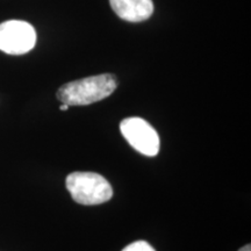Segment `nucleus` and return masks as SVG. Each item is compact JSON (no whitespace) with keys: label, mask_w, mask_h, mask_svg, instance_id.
I'll return each mask as SVG.
<instances>
[{"label":"nucleus","mask_w":251,"mask_h":251,"mask_svg":"<svg viewBox=\"0 0 251 251\" xmlns=\"http://www.w3.org/2000/svg\"><path fill=\"white\" fill-rule=\"evenodd\" d=\"M117 87V78L113 75H98L64 84L57 91V99L69 106H86L106 99Z\"/></svg>","instance_id":"f257e3e1"},{"label":"nucleus","mask_w":251,"mask_h":251,"mask_svg":"<svg viewBox=\"0 0 251 251\" xmlns=\"http://www.w3.org/2000/svg\"><path fill=\"white\" fill-rule=\"evenodd\" d=\"M72 199L85 206L101 205L111 200L113 188L106 178L96 172H74L67 178Z\"/></svg>","instance_id":"f03ea898"},{"label":"nucleus","mask_w":251,"mask_h":251,"mask_svg":"<svg viewBox=\"0 0 251 251\" xmlns=\"http://www.w3.org/2000/svg\"><path fill=\"white\" fill-rule=\"evenodd\" d=\"M35 43L36 31L26 21L9 20L0 25V50L6 54H27Z\"/></svg>","instance_id":"7ed1b4c3"},{"label":"nucleus","mask_w":251,"mask_h":251,"mask_svg":"<svg viewBox=\"0 0 251 251\" xmlns=\"http://www.w3.org/2000/svg\"><path fill=\"white\" fill-rule=\"evenodd\" d=\"M120 130L128 143L143 155L152 157L159 151V137L157 131L141 118H128L121 121Z\"/></svg>","instance_id":"20e7f679"},{"label":"nucleus","mask_w":251,"mask_h":251,"mask_svg":"<svg viewBox=\"0 0 251 251\" xmlns=\"http://www.w3.org/2000/svg\"><path fill=\"white\" fill-rule=\"evenodd\" d=\"M109 4L118 17L129 23L147 20L153 12L152 0H109Z\"/></svg>","instance_id":"39448f33"},{"label":"nucleus","mask_w":251,"mask_h":251,"mask_svg":"<svg viewBox=\"0 0 251 251\" xmlns=\"http://www.w3.org/2000/svg\"><path fill=\"white\" fill-rule=\"evenodd\" d=\"M122 251H155V249L146 241H136L126 247Z\"/></svg>","instance_id":"423d86ee"},{"label":"nucleus","mask_w":251,"mask_h":251,"mask_svg":"<svg viewBox=\"0 0 251 251\" xmlns=\"http://www.w3.org/2000/svg\"><path fill=\"white\" fill-rule=\"evenodd\" d=\"M238 251H251V246H250V244H247V246L242 247Z\"/></svg>","instance_id":"0eeeda50"},{"label":"nucleus","mask_w":251,"mask_h":251,"mask_svg":"<svg viewBox=\"0 0 251 251\" xmlns=\"http://www.w3.org/2000/svg\"><path fill=\"white\" fill-rule=\"evenodd\" d=\"M69 107H70V106L65 105V103H63V105L59 106V109H61V111H68Z\"/></svg>","instance_id":"6e6552de"}]
</instances>
